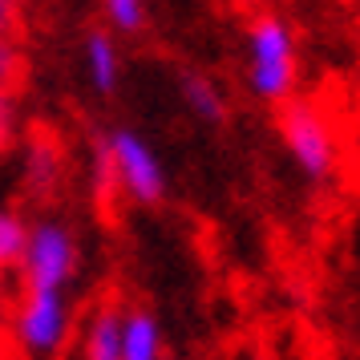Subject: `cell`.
Returning a JSON list of instances; mask_svg holds the SVG:
<instances>
[{
  "instance_id": "6da1fadb",
  "label": "cell",
  "mask_w": 360,
  "mask_h": 360,
  "mask_svg": "<svg viewBox=\"0 0 360 360\" xmlns=\"http://www.w3.org/2000/svg\"><path fill=\"white\" fill-rule=\"evenodd\" d=\"M300 82V57L295 37L276 13H255L247 25V85L267 105H283L295 98Z\"/></svg>"
},
{
  "instance_id": "7a4b0ae2",
  "label": "cell",
  "mask_w": 360,
  "mask_h": 360,
  "mask_svg": "<svg viewBox=\"0 0 360 360\" xmlns=\"http://www.w3.org/2000/svg\"><path fill=\"white\" fill-rule=\"evenodd\" d=\"M276 130L283 150L292 154V162L300 166V174L311 182L332 179V170L340 162V146H336V130L332 117L308 98H292L279 105Z\"/></svg>"
},
{
  "instance_id": "3957f363",
  "label": "cell",
  "mask_w": 360,
  "mask_h": 360,
  "mask_svg": "<svg viewBox=\"0 0 360 360\" xmlns=\"http://www.w3.org/2000/svg\"><path fill=\"white\" fill-rule=\"evenodd\" d=\"M73 304L57 288H20L13 308V344L25 360H57L69 344Z\"/></svg>"
},
{
  "instance_id": "277c9868",
  "label": "cell",
  "mask_w": 360,
  "mask_h": 360,
  "mask_svg": "<svg viewBox=\"0 0 360 360\" xmlns=\"http://www.w3.org/2000/svg\"><path fill=\"white\" fill-rule=\"evenodd\" d=\"M98 150L105 158V170H110V182H114L117 195L134 198L138 207H158L166 198V170L138 130L122 126V130L105 134Z\"/></svg>"
},
{
  "instance_id": "5b68a950",
  "label": "cell",
  "mask_w": 360,
  "mask_h": 360,
  "mask_svg": "<svg viewBox=\"0 0 360 360\" xmlns=\"http://www.w3.org/2000/svg\"><path fill=\"white\" fill-rule=\"evenodd\" d=\"M20 283L25 288H57L69 292V283L77 276V239L61 219H37L29 227L25 251L17 259Z\"/></svg>"
},
{
  "instance_id": "8992f818",
  "label": "cell",
  "mask_w": 360,
  "mask_h": 360,
  "mask_svg": "<svg viewBox=\"0 0 360 360\" xmlns=\"http://www.w3.org/2000/svg\"><path fill=\"white\" fill-rule=\"evenodd\" d=\"M82 49H85V77H89V85L98 89L101 98H114L117 82H122V53L114 45V33L89 29Z\"/></svg>"
},
{
  "instance_id": "52a82bcc",
  "label": "cell",
  "mask_w": 360,
  "mask_h": 360,
  "mask_svg": "<svg viewBox=\"0 0 360 360\" xmlns=\"http://www.w3.org/2000/svg\"><path fill=\"white\" fill-rule=\"evenodd\" d=\"M166 340L158 316H150L146 308L122 311V360H162Z\"/></svg>"
},
{
  "instance_id": "ba28073f",
  "label": "cell",
  "mask_w": 360,
  "mask_h": 360,
  "mask_svg": "<svg viewBox=\"0 0 360 360\" xmlns=\"http://www.w3.org/2000/svg\"><path fill=\"white\" fill-rule=\"evenodd\" d=\"M179 94H182V105L198 122H207V126H223L227 122V98H223V89L211 77H202V73H179Z\"/></svg>"
},
{
  "instance_id": "9c48e42d",
  "label": "cell",
  "mask_w": 360,
  "mask_h": 360,
  "mask_svg": "<svg viewBox=\"0 0 360 360\" xmlns=\"http://www.w3.org/2000/svg\"><path fill=\"white\" fill-rule=\"evenodd\" d=\"M82 360H122V311L98 308L85 324Z\"/></svg>"
},
{
  "instance_id": "30bf717a",
  "label": "cell",
  "mask_w": 360,
  "mask_h": 360,
  "mask_svg": "<svg viewBox=\"0 0 360 360\" xmlns=\"http://www.w3.org/2000/svg\"><path fill=\"white\" fill-rule=\"evenodd\" d=\"M57 182H61V150L53 142H33L25 158V186L33 195H49Z\"/></svg>"
},
{
  "instance_id": "8fae6325",
  "label": "cell",
  "mask_w": 360,
  "mask_h": 360,
  "mask_svg": "<svg viewBox=\"0 0 360 360\" xmlns=\"http://www.w3.org/2000/svg\"><path fill=\"white\" fill-rule=\"evenodd\" d=\"M101 17H105V25H110L114 33L138 37L146 29L150 8H146V0H101Z\"/></svg>"
},
{
  "instance_id": "7c38bea8",
  "label": "cell",
  "mask_w": 360,
  "mask_h": 360,
  "mask_svg": "<svg viewBox=\"0 0 360 360\" xmlns=\"http://www.w3.org/2000/svg\"><path fill=\"white\" fill-rule=\"evenodd\" d=\"M25 239H29V223L20 214L0 207V263L4 267H17L20 251H25Z\"/></svg>"
},
{
  "instance_id": "4fadbf2b",
  "label": "cell",
  "mask_w": 360,
  "mask_h": 360,
  "mask_svg": "<svg viewBox=\"0 0 360 360\" xmlns=\"http://www.w3.org/2000/svg\"><path fill=\"white\" fill-rule=\"evenodd\" d=\"M20 37V0H0V41Z\"/></svg>"
},
{
  "instance_id": "5bb4252c",
  "label": "cell",
  "mask_w": 360,
  "mask_h": 360,
  "mask_svg": "<svg viewBox=\"0 0 360 360\" xmlns=\"http://www.w3.org/2000/svg\"><path fill=\"white\" fill-rule=\"evenodd\" d=\"M13 126H17V105H13V94H0V146L13 138Z\"/></svg>"
},
{
  "instance_id": "9a60e30c",
  "label": "cell",
  "mask_w": 360,
  "mask_h": 360,
  "mask_svg": "<svg viewBox=\"0 0 360 360\" xmlns=\"http://www.w3.org/2000/svg\"><path fill=\"white\" fill-rule=\"evenodd\" d=\"M4 300H8V267L0 263V311H4Z\"/></svg>"
},
{
  "instance_id": "2e32d148",
  "label": "cell",
  "mask_w": 360,
  "mask_h": 360,
  "mask_svg": "<svg viewBox=\"0 0 360 360\" xmlns=\"http://www.w3.org/2000/svg\"><path fill=\"white\" fill-rule=\"evenodd\" d=\"M231 4H239V8H247V4H259V0H231Z\"/></svg>"
},
{
  "instance_id": "e0dca14e",
  "label": "cell",
  "mask_w": 360,
  "mask_h": 360,
  "mask_svg": "<svg viewBox=\"0 0 360 360\" xmlns=\"http://www.w3.org/2000/svg\"><path fill=\"white\" fill-rule=\"evenodd\" d=\"M348 4H352V0H348Z\"/></svg>"
}]
</instances>
